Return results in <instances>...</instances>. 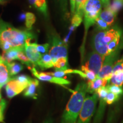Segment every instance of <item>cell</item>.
Segmentation results:
<instances>
[{
  "label": "cell",
  "mask_w": 123,
  "mask_h": 123,
  "mask_svg": "<svg viewBox=\"0 0 123 123\" xmlns=\"http://www.w3.org/2000/svg\"><path fill=\"white\" fill-rule=\"evenodd\" d=\"M63 113L61 123H77L87 92V83L78 84Z\"/></svg>",
  "instance_id": "cell-1"
},
{
  "label": "cell",
  "mask_w": 123,
  "mask_h": 123,
  "mask_svg": "<svg viewBox=\"0 0 123 123\" xmlns=\"http://www.w3.org/2000/svg\"><path fill=\"white\" fill-rule=\"evenodd\" d=\"M34 38V34L30 30L16 29L0 18V43L7 42L13 48L22 47L27 40Z\"/></svg>",
  "instance_id": "cell-2"
},
{
  "label": "cell",
  "mask_w": 123,
  "mask_h": 123,
  "mask_svg": "<svg viewBox=\"0 0 123 123\" xmlns=\"http://www.w3.org/2000/svg\"><path fill=\"white\" fill-rule=\"evenodd\" d=\"M121 29L116 26L107 30L96 29L91 41L93 50L104 57L108 56V45L118 37H121Z\"/></svg>",
  "instance_id": "cell-3"
},
{
  "label": "cell",
  "mask_w": 123,
  "mask_h": 123,
  "mask_svg": "<svg viewBox=\"0 0 123 123\" xmlns=\"http://www.w3.org/2000/svg\"><path fill=\"white\" fill-rule=\"evenodd\" d=\"M102 3L100 0H88L86 3L84 10V34L83 41L80 51L81 54V62L84 59L85 51V43L88 29L95 24L97 18L99 17L102 9Z\"/></svg>",
  "instance_id": "cell-4"
},
{
  "label": "cell",
  "mask_w": 123,
  "mask_h": 123,
  "mask_svg": "<svg viewBox=\"0 0 123 123\" xmlns=\"http://www.w3.org/2000/svg\"><path fill=\"white\" fill-rule=\"evenodd\" d=\"M98 99L96 93H93L92 96L86 97L77 123H91L96 110Z\"/></svg>",
  "instance_id": "cell-5"
},
{
  "label": "cell",
  "mask_w": 123,
  "mask_h": 123,
  "mask_svg": "<svg viewBox=\"0 0 123 123\" xmlns=\"http://www.w3.org/2000/svg\"><path fill=\"white\" fill-rule=\"evenodd\" d=\"M49 54L53 58L54 63L61 58H68L67 44L62 41L58 35H54L51 39V47Z\"/></svg>",
  "instance_id": "cell-6"
},
{
  "label": "cell",
  "mask_w": 123,
  "mask_h": 123,
  "mask_svg": "<svg viewBox=\"0 0 123 123\" xmlns=\"http://www.w3.org/2000/svg\"><path fill=\"white\" fill-rule=\"evenodd\" d=\"M121 49L119 47L117 50L113 53L105 56L101 70L100 71L97 77L101 79H105L108 81L111 80L112 76V70L113 66L116 62L117 58L119 57Z\"/></svg>",
  "instance_id": "cell-7"
},
{
  "label": "cell",
  "mask_w": 123,
  "mask_h": 123,
  "mask_svg": "<svg viewBox=\"0 0 123 123\" xmlns=\"http://www.w3.org/2000/svg\"><path fill=\"white\" fill-rule=\"evenodd\" d=\"M105 58L93 50L87 55V59L84 66L98 76L103 64Z\"/></svg>",
  "instance_id": "cell-8"
},
{
  "label": "cell",
  "mask_w": 123,
  "mask_h": 123,
  "mask_svg": "<svg viewBox=\"0 0 123 123\" xmlns=\"http://www.w3.org/2000/svg\"><path fill=\"white\" fill-rule=\"evenodd\" d=\"M29 70L31 71L32 74L35 78H37L38 79H39L41 81H48V82L58 84V85L62 86L63 87H64V86L68 85V84L71 83V82L68 80L64 79V78H56V77L47 74L46 73H43V72L39 73L37 70L36 68L35 67H34V66L29 68Z\"/></svg>",
  "instance_id": "cell-9"
},
{
  "label": "cell",
  "mask_w": 123,
  "mask_h": 123,
  "mask_svg": "<svg viewBox=\"0 0 123 123\" xmlns=\"http://www.w3.org/2000/svg\"><path fill=\"white\" fill-rule=\"evenodd\" d=\"M31 39L27 40L24 46V51L34 67L37 66L42 55L38 53L35 47L36 43H31Z\"/></svg>",
  "instance_id": "cell-10"
},
{
  "label": "cell",
  "mask_w": 123,
  "mask_h": 123,
  "mask_svg": "<svg viewBox=\"0 0 123 123\" xmlns=\"http://www.w3.org/2000/svg\"><path fill=\"white\" fill-rule=\"evenodd\" d=\"M29 85L22 84L14 78L10 80L6 84L5 90L6 92L7 96L9 99L13 98L24 91Z\"/></svg>",
  "instance_id": "cell-11"
},
{
  "label": "cell",
  "mask_w": 123,
  "mask_h": 123,
  "mask_svg": "<svg viewBox=\"0 0 123 123\" xmlns=\"http://www.w3.org/2000/svg\"><path fill=\"white\" fill-rule=\"evenodd\" d=\"M11 79L8 63L0 55V87L6 85Z\"/></svg>",
  "instance_id": "cell-12"
},
{
  "label": "cell",
  "mask_w": 123,
  "mask_h": 123,
  "mask_svg": "<svg viewBox=\"0 0 123 123\" xmlns=\"http://www.w3.org/2000/svg\"><path fill=\"white\" fill-rule=\"evenodd\" d=\"M109 81L105 79L97 77L93 81H88L87 82V92L90 93H95L97 91L102 87H105Z\"/></svg>",
  "instance_id": "cell-13"
},
{
  "label": "cell",
  "mask_w": 123,
  "mask_h": 123,
  "mask_svg": "<svg viewBox=\"0 0 123 123\" xmlns=\"http://www.w3.org/2000/svg\"><path fill=\"white\" fill-rule=\"evenodd\" d=\"M39 82L38 79H33L29 84L28 87L26 88L25 91L24 95V96L27 98H32L33 99H37V90L38 87L39 86Z\"/></svg>",
  "instance_id": "cell-14"
},
{
  "label": "cell",
  "mask_w": 123,
  "mask_h": 123,
  "mask_svg": "<svg viewBox=\"0 0 123 123\" xmlns=\"http://www.w3.org/2000/svg\"><path fill=\"white\" fill-rule=\"evenodd\" d=\"M38 67H39L42 70L50 68L54 66L53 59L49 53H46L42 55L41 59L38 62Z\"/></svg>",
  "instance_id": "cell-15"
},
{
  "label": "cell",
  "mask_w": 123,
  "mask_h": 123,
  "mask_svg": "<svg viewBox=\"0 0 123 123\" xmlns=\"http://www.w3.org/2000/svg\"><path fill=\"white\" fill-rule=\"evenodd\" d=\"M29 4L38 12H41L46 17L48 16L47 5L46 0H28Z\"/></svg>",
  "instance_id": "cell-16"
},
{
  "label": "cell",
  "mask_w": 123,
  "mask_h": 123,
  "mask_svg": "<svg viewBox=\"0 0 123 123\" xmlns=\"http://www.w3.org/2000/svg\"><path fill=\"white\" fill-rule=\"evenodd\" d=\"M24 50V46L18 47H14L10 49L6 53L3 54L2 57L8 63H12L14 60L18 59V56L21 51Z\"/></svg>",
  "instance_id": "cell-17"
},
{
  "label": "cell",
  "mask_w": 123,
  "mask_h": 123,
  "mask_svg": "<svg viewBox=\"0 0 123 123\" xmlns=\"http://www.w3.org/2000/svg\"><path fill=\"white\" fill-rule=\"evenodd\" d=\"M99 17L105 21L110 26H111L115 22L116 14L111 11L110 9H105L101 12Z\"/></svg>",
  "instance_id": "cell-18"
},
{
  "label": "cell",
  "mask_w": 123,
  "mask_h": 123,
  "mask_svg": "<svg viewBox=\"0 0 123 123\" xmlns=\"http://www.w3.org/2000/svg\"><path fill=\"white\" fill-rule=\"evenodd\" d=\"M56 70L64 71L68 69V58H61L55 61L54 66Z\"/></svg>",
  "instance_id": "cell-19"
},
{
  "label": "cell",
  "mask_w": 123,
  "mask_h": 123,
  "mask_svg": "<svg viewBox=\"0 0 123 123\" xmlns=\"http://www.w3.org/2000/svg\"><path fill=\"white\" fill-rule=\"evenodd\" d=\"M9 73L10 76L13 77L18 74L20 71H21L24 68L22 65L17 62H12L8 63Z\"/></svg>",
  "instance_id": "cell-20"
},
{
  "label": "cell",
  "mask_w": 123,
  "mask_h": 123,
  "mask_svg": "<svg viewBox=\"0 0 123 123\" xmlns=\"http://www.w3.org/2000/svg\"><path fill=\"white\" fill-rule=\"evenodd\" d=\"M87 1L88 0H76V6L74 14L83 17L84 7Z\"/></svg>",
  "instance_id": "cell-21"
},
{
  "label": "cell",
  "mask_w": 123,
  "mask_h": 123,
  "mask_svg": "<svg viewBox=\"0 0 123 123\" xmlns=\"http://www.w3.org/2000/svg\"><path fill=\"white\" fill-rule=\"evenodd\" d=\"M112 84L122 87L123 85V71L112 74L111 79Z\"/></svg>",
  "instance_id": "cell-22"
},
{
  "label": "cell",
  "mask_w": 123,
  "mask_h": 123,
  "mask_svg": "<svg viewBox=\"0 0 123 123\" xmlns=\"http://www.w3.org/2000/svg\"><path fill=\"white\" fill-rule=\"evenodd\" d=\"M35 21H36V17L33 13H31V12L26 13L25 25L27 30H31L33 25L35 24Z\"/></svg>",
  "instance_id": "cell-23"
},
{
  "label": "cell",
  "mask_w": 123,
  "mask_h": 123,
  "mask_svg": "<svg viewBox=\"0 0 123 123\" xmlns=\"http://www.w3.org/2000/svg\"><path fill=\"white\" fill-rule=\"evenodd\" d=\"M123 7V0H113L112 4H110V6L108 7V9L111 11L117 14Z\"/></svg>",
  "instance_id": "cell-24"
},
{
  "label": "cell",
  "mask_w": 123,
  "mask_h": 123,
  "mask_svg": "<svg viewBox=\"0 0 123 123\" xmlns=\"http://www.w3.org/2000/svg\"><path fill=\"white\" fill-rule=\"evenodd\" d=\"M18 60H19L20 62H21L22 63L26 64L28 67L29 68L31 67V66H33L31 61L29 60V58L26 56V55L25 53L24 50L21 51L19 53V54H18Z\"/></svg>",
  "instance_id": "cell-25"
},
{
  "label": "cell",
  "mask_w": 123,
  "mask_h": 123,
  "mask_svg": "<svg viewBox=\"0 0 123 123\" xmlns=\"http://www.w3.org/2000/svg\"><path fill=\"white\" fill-rule=\"evenodd\" d=\"M73 70L72 69H67L64 71L56 70L55 72H51V73H46L47 74L51 75V76L56 77V78H63V77L65 76L66 75L68 74H72Z\"/></svg>",
  "instance_id": "cell-26"
},
{
  "label": "cell",
  "mask_w": 123,
  "mask_h": 123,
  "mask_svg": "<svg viewBox=\"0 0 123 123\" xmlns=\"http://www.w3.org/2000/svg\"><path fill=\"white\" fill-rule=\"evenodd\" d=\"M81 70L83 73H85L86 75V79H88V81H93L95 79H96V78H97V75L94 73L89 70L84 65L81 66Z\"/></svg>",
  "instance_id": "cell-27"
},
{
  "label": "cell",
  "mask_w": 123,
  "mask_h": 123,
  "mask_svg": "<svg viewBox=\"0 0 123 123\" xmlns=\"http://www.w3.org/2000/svg\"><path fill=\"white\" fill-rule=\"evenodd\" d=\"M107 87L109 91V92L115 93V94L117 95H119V96L123 95V89L122 87L114 85V84H111V85L107 86Z\"/></svg>",
  "instance_id": "cell-28"
},
{
  "label": "cell",
  "mask_w": 123,
  "mask_h": 123,
  "mask_svg": "<svg viewBox=\"0 0 123 123\" xmlns=\"http://www.w3.org/2000/svg\"><path fill=\"white\" fill-rule=\"evenodd\" d=\"M13 78L19 81L21 83L27 84V85H29V84H30L31 80L33 79L32 78H31L30 76L25 75H18V76H15L14 78Z\"/></svg>",
  "instance_id": "cell-29"
},
{
  "label": "cell",
  "mask_w": 123,
  "mask_h": 123,
  "mask_svg": "<svg viewBox=\"0 0 123 123\" xmlns=\"http://www.w3.org/2000/svg\"><path fill=\"white\" fill-rule=\"evenodd\" d=\"M95 24L96 25L97 29L101 30H107L110 27V26L105 21L98 17L96 20Z\"/></svg>",
  "instance_id": "cell-30"
},
{
  "label": "cell",
  "mask_w": 123,
  "mask_h": 123,
  "mask_svg": "<svg viewBox=\"0 0 123 123\" xmlns=\"http://www.w3.org/2000/svg\"><path fill=\"white\" fill-rule=\"evenodd\" d=\"M35 47H36L37 50L38 51V53H39L41 55H43L44 54L47 53L49 47H50V44L47 43H44L43 44H39L36 43H35Z\"/></svg>",
  "instance_id": "cell-31"
},
{
  "label": "cell",
  "mask_w": 123,
  "mask_h": 123,
  "mask_svg": "<svg viewBox=\"0 0 123 123\" xmlns=\"http://www.w3.org/2000/svg\"><path fill=\"white\" fill-rule=\"evenodd\" d=\"M122 71H123V58L118 60L115 63L113 70H112V74Z\"/></svg>",
  "instance_id": "cell-32"
},
{
  "label": "cell",
  "mask_w": 123,
  "mask_h": 123,
  "mask_svg": "<svg viewBox=\"0 0 123 123\" xmlns=\"http://www.w3.org/2000/svg\"><path fill=\"white\" fill-rule=\"evenodd\" d=\"M119 99V95H117L115 93H112V92H109L108 94L107 95V97L105 98V101L106 103L107 104H113V103H115V101H117Z\"/></svg>",
  "instance_id": "cell-33"
},
{
  "label": "cell",
  "mask_w": 123,
  "mask_h": 123,
  "mask_svg": "<svg viewBox=\"0 0 123 123\" xmlns=\"http://www.w3.org/2000/svg\"><path fill=\"white\" fill-rule=\"evenodd\" d=\"M82 21L83 17L76 14H74L73 16L71 19V26L74 27L75 29L77 27L79 26L81 24Z\"/></svg>",
  "instance_id": "cell-34"
},
{
  "label": "cell",
  "mask_w": 123,
  "mask_h": 123,
  "mask_svg": "<svg viewBox=\"0 0 123 123\" xmlns=\"http://www.w3.org/2000/svg\"><path fill=\"white\" fill-rule=\"evenodd\" d=\"M96 93L98 95L99 99H100V98H106L107 95L109 93V91L108 90L107 87H102L97 91Z\"/></svg>",
  "instance_id": "cell-35"
},
{
  "label": "cell",
  "mask_w": 123,
  "mask_h": 123,
  "mask_svg": "<svg viewBox=\"0 0 123 123\" xmlns=\"http://www.w3.org/2000/svg\"><path fill=\"white\" fill-rule=\"evenodd\" d=\"M6 107V102L2 99L0 102V123L4 122V112Z\"/></svg>",
  "instance_id": "cell-36"
},
{
  "label": "cell",
  "mask_w": 123,
  "mask_h": 123,
  "mask_svg": "<svg viewBox=\"0 0 123 123\" xmlns=\"http://www.w3.org/2000/svg\"><path fill=\"white\" fill-rule=\"evenodd\" d=\"M0 47L2 49L3 54L6 53L7 51H8L9 50H10V49H13V47L11 45V44L10 43L5 42L4 43H0Z\"/></svg>",
  "instance_id": "cell-37"
},
{
  "label": "cell",
  "mask_w": 123,
  "mask_h": 123,
  "mask_svg": "<svg viewBox=\"0 0 123 123\" xmlns=\"http://www.w3.org/2000/svg\"><path fill=\"white\" fill-rule=\"evenodd\" d=\"M63 13H67V0H57Z\"/></svg>",
  "instance_id": "cell-38"
},
{
  "label": "cell",
  "mask_w": 123,
  "mask_h": 123,
  "mask_svg": "<svg viewBox=\"0 0 123 123\" xmlns=\"http://www.w3.org/2000/svg\"><path fill=\"white\" fill-rule=\"evenodd\" d=\"M70 11L71 14L73 16L75 14V6H76V0H70Z\"/></svg>",
  "instance_id": "cell-39"
},
{
  "label": "cell",
  "mask_w": 123,
  "mask_h": 123,
  "mask_svg": "<svg viewBox=\"0 0 123 123\" xmlns=\"http://www.w3.org/2000/svg\"><path fill=\"white\" fill-rule=\"evenodd\" d=\"M100 1L102 3V5L104 7V9L108 8L111 4L110 0H100Z\"/></svg>",
  "instance_id": "cell-40"
},
{
  "label": "cell",
  "mask_w": 123,
  "mask_h": 123,
  "mask_svg": "<svg viewBox=\"0 0 123 123\" xmlns=\"http://www.w3.org/2000/svg\"><path fill=\"white\" fill-rule=\"evenodd\" d=\"M42 123H53V120L51 117H47L43 121Z\"/></svg>",
  "instance_id": "cell-41"
},
{
  "label": "cell",
  "mask_w": 123,
  "mask_h": 123,
  "mask_svg": "<svg viewBox=\"0 0 123 123\" xmlns=\"http://www.w3.org/2000/svg\"><path fill=\"white\" fill-rule=\"evenodd\" d=\"M19 20L20 21H22L26 19V13H22L21 15H19Z\"/></svg>",
  "instance_id": "cell-42"
},
{
  "label": "cell",
  "mask_w": 123,
  "mask_h": 123,
  "mask_svg": "<svg viewBox=\"0 0 123 123\" xmlns=\"http://www.w3.org/2000/svg\"><path fill=\"white\" fill-rule=\"evenodd\" d=\"M8 0H0V4L1 5H3L5 4V3H6Z\"/></svg>",
  "instance_id": "cell-43"
},
{
  "label": "cell",
  "mask_w": 123,
  "mask_h": 123,
  "mask_svg": "<svg viewBox=\"0 0 123 123\" xmlns=\"http://www.w3.org/2000/svg\"><path fill=\"white\" fill-rule=\"evenodd\" d=\"M120 44V46H119V47H120V48H121V49H122V48H123V42L121 43V44Z\"/></svg>",
  "instance_id": "cell-44"
},
{
  "label": "cell",
  "mask_w": 123,
  "mask_h": 123,
  "mask_svg": "<svg viewBox=\"0 0 123 123\" xmlns=\"http://www.w3.org/2000/svg\"><path fill=\"white\" fill-rule=\"evenodd\" d=\"M2 98H1V96H0V102H1V101H2Z\"/></svg>",
  "instance_id": "cell-45"
},
{
  "label": "cell",
  "mask_w": 123,
  "mask_h": 123,
  "mask_svg": "<svg viewBox=\"0 0 123 123\" xmlns=\"http://www.w3.org/2000/svg\"><path fill=\"white\" fill-rule=\"evenodd\" d=\"M32 123L31 122V121H28V122H27V123Z\"/></svg>",
  "instance_id": "cell-46"
},
{
  "label": "cell",
  "mask_w": 123,
  "mask_h": 123,
  "mask_svg": "<svg viewBox=\"0 0 123 123\" xmlns=\"http://www.w3.org/2000/svg\"><path fill=\"white\" fill-rule=\"evenodd\" d=\"M0 91H1V87H0ZM0 96H1V92H0Z\"/></svg>",
  "instance_id": "cell-47"
},
{
  "label": "cell",
  "mask_w": 123,
  "mask_h": 123,
  "mask_svg": "<svg viewBox=\"0 0 123 123\" xmlns=\"http://www.w3.org/2000/svg\"></svg>",
  "instance_id": "cell-48"
}]
</instances>
